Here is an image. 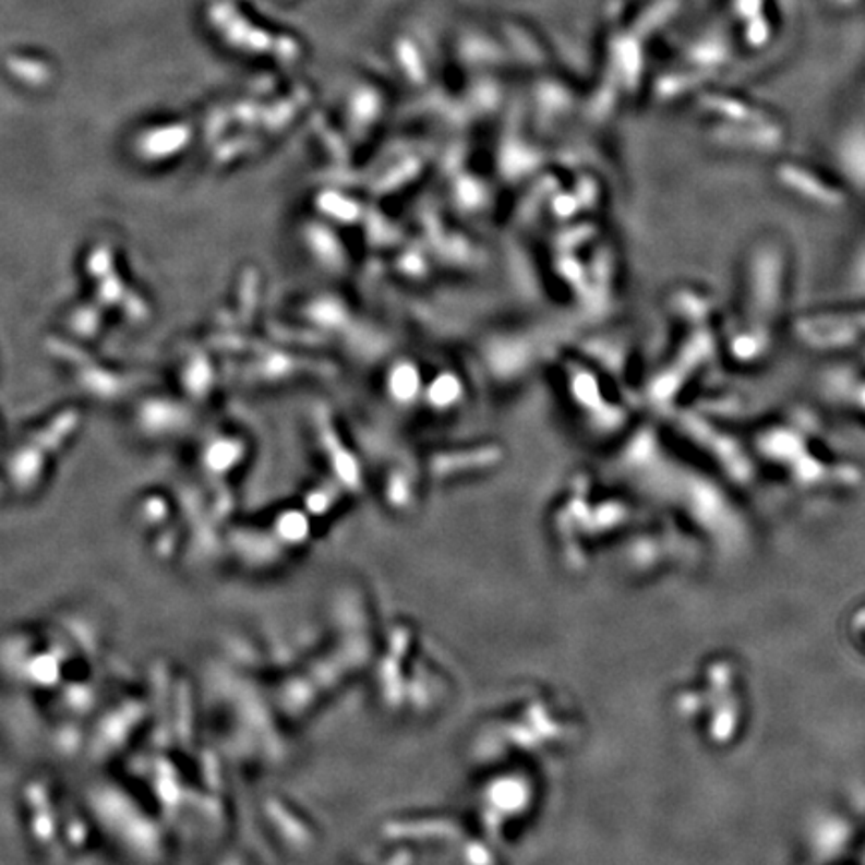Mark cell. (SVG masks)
<instances>
[{
    "mask_svg": "<svg viewBox=\"0 0 865 865\" xmlns=\"http://www.w3.org/2000/svg\"><path fill=\"white\" fill-rule=\"evenodd\" d=\"M793 253L776 232L757 237L740 267L732 311L719 337L721 351L735 365L756 367L776 351L781 331L790 329Z\"/></svg>",
    "mask_w": 865,
    "mask_h": 865,
    "instance_id": "cell-1",
    "label": "cell"
},
{
    "mask_svg": "<svg viewBox=\"0 0 865 865\" xmlns=\"http://www.w3.org/2000/svg\"><path fill=\"white\" fill-rule=\"evenodd\" d=\"M793 341L805 351L843 359L865 349V299L852 303L819 307L793 315L790 329Z\"/></svg>",
    "mask_w": 865,
    "mask_h": 865,
    "instance_id": "cell-2",
    "label": "cell"
},
{
    "mask_svg": "<svg viewBox=\"0 0 865 865\" xmlns=\"http://www.w3.org/2000/svg\"><path fill=\"white\" fill-rule=\"evenodd\" d=\"M563 389L569 399L575 413L584 415L581 419L587 425L598 429L608 425V413L623 417L622 405H613L610 393L603 389V383L596 373V367L587 363L567 361L563 365Z\"/></svg>",
    "mask_w": 865,
    "mask_h": 865,
    "instance_id": "cell-3",
    "label": "cell"
},
{
    "mask_svg": "<svg viewBox=\"0 0 865 865\" xmlns=\"http://www.w3.org/2000/svg\"><path fill=\"white\" fill-rule=\"evenodd\" d=\"M821 397L852 419L865 423V365L843 359H831V365L817 379Z\"/></svg>",
    "mask_w": 865,
    "mask_h": 865,
    "instance_id": "cell-4",
    "label": "cell"
},
{
    "mask_svg": "<svg viewBox=\"0 0 865 865\" xmlns=\"http://www.w3.org/2000/svg\"><path fill=\"white\" fill-rule=\"evenodd\" d=\"M778 181L783 189L792 191V195L797 196L800 201L812 203L816 207L828 208V211H838L843 207L850 196L841 183L828 181L819 172L809 171L800 165H781L778 169Z\"/></svg>",
    "mask_w": 865,
    "mask_h": 865,
    "instance_id": "cell-5",
    "label": "cell"
},
{
    "mask_svg": "<svg viewBox=\"0 0 865 865\" xmlns=\"http://www.w3.org/2000/svg\"><path fill=\"white\" fill-rule=\"evenodd\" d=\"M644 40L629 28L611 38L610 79L623 91H634L644 76Z\"/></svg>",
    "mask_w": 865,
    "mask_h": 865,
    "instance_id": "cell-6",
    "label": "cell"
},
{
    "mask_svg": "<svg viewBox=\"0 0 865 865\" xmlns=\"http://www.w3.org/2000/svg\"><path fill=\"white\" fill-rule=\"evenodd\" d=\"M730 57H732V45L723 35V31H707L706 35H701L685 50V61L689 67H697L711 73L730 61Z\"/></svg>",
    "mask_w": 865,
    "mask_h": 865,
    "instance_id": "cell-7",
    "label": "cell"
},
{
    "mask_svg": "<svg viewBox=\"0 0 865 865\" xmlns=\"http://www.w3.org/2000/svg\"><path fill=\"white\" fill-rule=\"evenodd\" d=\"M699 105L709 112L723 117L732 124L769 121L768 115H764V110L745 103L742 98L730 97V95H704L699 98Z\"/></svg>",
    "mask_w": 865,
    "mask_h": 865,
    "instance_id": "cell-8",
    "label": "cell"
},
{
    "mask_svg": "<svg viewBox=\"0 0 865 865\" xmlns=\"http://www.w3.org/2000/svg\"><path fill=\"white\" fill-rule=\"evenodd\" d=\"M711 74H713L711 71H704V69L687 64L685 71H675V73L671 71L665 76H661L656 85V93H658V97L668 98V100L680 98L682 95L695 91L697 86L704 85Z\"/></svg>",
    "mask_w": 865,
    "mask_h": 865,
    "instance_id": "cell-9",
    "label": "cell"
},
{
    "mask_svg": "<svg viewBox=\"0 0 865 865\" xmlns=\"http://www.w3.org/2000/svg\"><path fill=\"white\" fill-rule=\"evenodd\" d=\"M680 7H682V0H653L651 4H647L646 11L635 19L629 31L641 40H646L661 26L668 25L675 13L680 11Z\"/></svg>",
    "mask_w": 865,
    "mask_h": 865,
    "instance_id": "cell-10",
    "label": "cell"
},
{
    "mask_svg": "<svg viewBox=\"0 0 865 865\" xmlns=\"http://www.w3.org/2000/svg\"><path fill=\"white\" fill-rule=\"evenodd\" d=\"M744 38L745 43L754 49H761L764 45H768V40L771 38V25H769L768 16L764 14L759 19L745 23Z\"/></svg>",
    "mask_w": 865,
    "mask_h": 865,
    "instance_id": "cell-11",
    "label": "cell"
},
{
    "mask_svg": "<svg viewBox=\"0 0 865 865\" xmlns=\"http://www.w3.org/2000/svg\"><path fill=\"white\" fill-rule=\"evenodd\" d=\"M730 2L735 19H740L744 25L766 14V0H730Z\"/></svg>",
    "mask_w": 865,
    "mask_h": 865,
    "instance_id": "cell-12",
    "label": "cell"
}]
</instances>
